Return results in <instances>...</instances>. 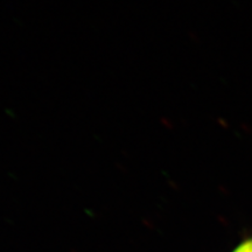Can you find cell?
Segmentation results:
<instances>
[{
    "label": "cell",
    "mask_w": 252,
    "mask_h": 252,
    "mask_svg": "<svg viewBox=\"0 0 252 252\" xmlns=\"http://www.w3.org/2000/svg\"><path fill=\"white\" fill-rule=\"evenodd\" d=\"M232 252H252V238L244 241L243 243L239 244Z\"/></svg>",
    "instance_id": "1"
}]
</instances>
